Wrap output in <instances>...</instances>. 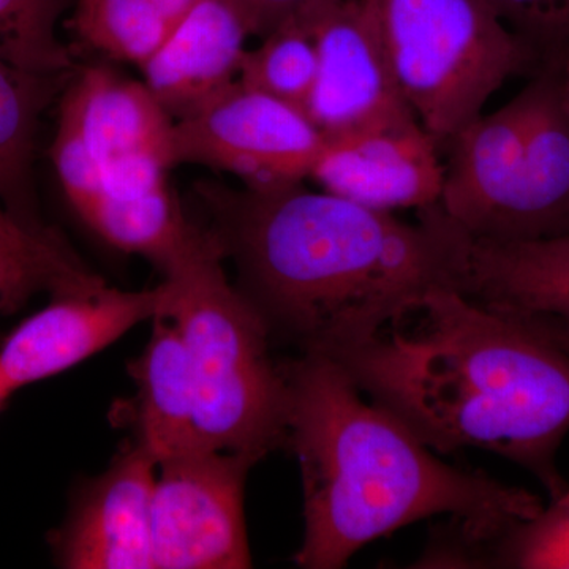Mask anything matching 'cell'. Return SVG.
<instances>
[{"instance_id":"obj_1","label":"cell","mask_w":569,"mask_h":569,"mask_svg":"<svg viewBox=\"0 0 569 569\" xmlns=\"http://www.w3.org/2000/svg\"><path fill=\"white\" fill-rule=\"evenodd\" d=\"M224 258L272 335L331 358L406 316L440 288L456 290L462 230L440 206L418 223L301 183L200 189Z\"/></svg>"},{"instance_id":"obj_2","label":"cell","mask_w":569,"mask_h":569,"mask_svg":"<svg viewBox=\"0 0 569 569\" xmlns=\"http://www.w3.org/2000/svg\"><path fill=\"white\" fill-rule=\"evenodd\" d=\"M432 451L482 449L529 470L550 498L567 486L569 353L451 288L432 291L359 346L331 356Z\"/></svg>"},{"instance_id":"obj_3","label":"cell","mask_w":569,"mask_h":569,"mask_svg":"<svg viewBox=\"0 0 569 569\" xmlns=\"http://www.w3.org/2000/svg\"><path fill=\"white\" fill-rule=\"evenodd\" d=\"M287 441L301 467L305 541L298 567L343 568L369 542L430 516L473 541L496 537L542 509L529 490L448 466L400 419L366 402L346 370L325 356L280 362Z\"/></svg>"},{"instance_id":"obj_4","label":"cell","mask_w":569,"mask_h":569,"mask_svg":"<svg viewBox=\"0 0 569 569\" xmlns=\"http://www.w3.org/2000/svg\"><path fill=\"white\" fill-rule=\"evenodd\" d=\"M212 231L163 276L162 317L186 343L201 445L263 459L287 441V383L269 355V326L228 282Z\"/></svg>"},{"instance_id":"obj_5","label":"cell","mask_w":569,"mask_h":569,"mask_svg":"<svg viewBox=\"0 0 569 569\" xmlns=\"http://www.w3.org/2000/svg\"><path fill=\"white\" fill-rule=\"evenodd\" d=\"M441 151L438 206L467 234L519 241L569 233V116L559 67L538 71Z\"/></svg>"},{"instance_id":"obj_6","label":"cell","mask_w":569,"mask_h":569,"mask_svg":"<svg viewBox=\"0 0 569 569\" xmlns=\"http://www.w3.org/2000/svg\"><path fill=\"white\" fill-rule=\"evenodd\" d=\"M400 96L443 144L511 78L542 70L488 0H362Z\"/></svg>"},{"instance_id":"obj_7","label":"cell","mask_w":569,"mask_h":569,"mask_svg":"<svg viewBox=\"0 0 569 569\" xmlns=\"http://www.w3.org/2000/svg\"><path fill=\"white\" fill-rule=\"evenodd\" d=\"M323 142L305 110L238 80L174 119L173 160L271 190L310 178Z\"/></svg>"},{"instance_id":"obj_8","label":"cell","mask_w":569,"mask_h":569,"mask_svg":"<svg viewBox=\"0 0 569 569\" xmlns=\"http://www.w3.org/2000/svg\"><path fill=\"white\" fill-rule=\"evenodd\" d=\"M258 460L201 447L160 463L152 496L153 569L252 567L244 482Z\"/></svg>"},{"instance_id":"obj_9","label":"cell","mask_w":569,"mask_h":569,"mask_svg":"<svg viewBox=\"0 0 569 569\" xmlns=\"http://www.w3.org/2000/svg\"><path fill=\"white\" fill-rule=\"evenodd\" d=\"M317 47L306 114L325 137L417 123L362 0H312L298 11Z\"/></svg>"},{"instance_id":"obj_10","label":"cell","mask_w":569,"mask_h":569,"mask_svg":"<svg viewBox=\"0 0 569 569\" xmlns=\"http://www.w3.org/2000/svg\"><path fill=\"white\" fill-rule=\"evenodd\" d=\"M164 287L122 291L103 287L52 295L0 343V381L11 395L59 376L100 353L142 321L162 317Z\"/></svg>"},{"instance_id":"obj_11","label":"cell","mask_w":569,"mask_h":569,"mask_svg":"<svg viewBox=\"0 0 569 569\" xmlns=\"http://www.w3.org/2000/svg\"><path fill=\"white\" fill-rule=\"evenodd\" d=\"M156 459L137 441L81 490L66 526L51 538L56 561L70 569H153Z\"/></svg>"},{"instance_id":"obj_12","label":"cell","mask_w":569,"mask_h":569,"mask_svg":"<svg viewBox=\"0 0 569 569\" xmlns=\"http://www.w3.org/2000/svg\"><path fill=\"white\" fill-rule=\"evenodd\" d=\"M310 179L376 211H419L440 201L441 148L419 122L325 137Z\"/></svg>"},{"instance_id":"obj_13","label":"cell","mask_w":569,"mask_h":569,"mask_svg":"<svg viewBox=\"0 0 569 569\" xmlns=\"http://www.w3.org/2000/svg\"><path fill=\"white\" fill-rule=\"evenodd\" d=\"M456 291L542 339L569 336V233L493 241L463 231Z\"/></svg>"},{"instance_id":"obj_14","label":"cell","mask_w":569,"mask_h":569,"mask_svg":"<svg viewBox=\"0 0 569 569\" xmlns=\"http://www.w3.org/2000/svg\"><path fill=\"white\" fill-rule=\"evenodd\" d=\"M250 37L227 0H201L141 63L142 82L171 118H181L238 81Z\"/></svg>"},{"instance_id":"obj_15","label":"cell","mask_w":569,"mask_h":569,"mask_svg":"<svg viewBox=\"0 0 569 569\" xmlns=\"http://www.w3.org/2000/svg\"><path fill=\"white\" fill-rule=\"evenodd\" d=\"M59 119L80 134L100 170L134 152L163 151L173 157L174 119L170 112L144 82L104 67L78 74L63 96Z\"/></svg>"},{"instance_id":"obj_16","label":"cell","mask_w":569,"mask_h":569,"mask_svg":"<svg viewBox=\"0 0 569 569\" xmlns=\"http://www.w3.org/2000/svg\"><path fill=\"white\" fill-rule=\"evenodd\" d=\"M144 350L129 365L137 395L129 403L134 441L156 462L201 448L192 365L178 328L168 318L152 320Z\"/></svg>"},{"instance_id":"obj_17","label":"cell","mask_w":569,"mask_h":569,"mask_svg":"<svg viewBox=\"0 0 569 569\" xmlns=\"http://www.w3.org/2000/svg\"><path fill=\"white\" fill-rule=\"evenodd\" d=\"M80 217L108 244L148 258L163 276L204 233L187 219L170 183L123 197L102 194Z\"/></svg>"},{"instance_id":"obj_18","label":"cell","mask_w":569,"mask_h":569,"mask_svg":"<svg viewBox=\"0 0 569 569\" xmlns=\"http://www.w3.org/2000/svg\"><path fill=\"white\" fill-rule=\"evenodd\" d=\"M421 568L569 569V489L535 518L475 541L433 537Z\"/></svg>"},{"instance_id":"obj_19","label":"cell","mask_w":569,"mask_h":569,"mask_svg":"<svg viewBox=\"0 0 569 569\" xmlns=\"http://www.w3.org/2000/svg\"><path fill=\"white\" fill-rule=\"evenodd\" d=\"M47 80L0 54V197L13 216L33 228H44L28 206V174Z\"/></svg>"},{"instance_id":"obj_20","label":"cell","mask_w":569,"mask_h":569,"mask_svg":"<svg viewBox=\"0 0 569 569\" xmlns=\"http://www.w3.org/2000/svg\"><path fill=\"white\" fill-rule=\"evenodd\" d=\"M173 29L160 0H78V39L116 61L141 66Z\"/></svg>"},{"instance_id":"obj_21","label":"cell","mask_w":569,"mask_h":569,"mask_svg":"<svg viewBox=\"0 0 569 569\" xmlns=\"http://www.w3.org/2000/svg\"><path fill=\"white\" fill-rule=\"evenodd\" d=\"M0 254L29 288L52 295L92 291L104 284L50 228L21 222L10 209L0 208Z\"/></svg>"},{"instance_id":"obj_22","label":"cell","mask_w":569,"mask_h":569,"mask_svg":"<svg viewBox=\"0 0 569 569\" xmlns=\"http://www.w3.org/2000/svg\"><path fill=\"white\" fill-rule=\"evenodd\" d=\"M247 50L238 80L306 111L317 77V47L298 13Z\"/></svg>"},{"instance_id":"obj_23","label":"cell","mask_w":569,"mask_h":569,"mask_svg":"<svg viewBox=\"0 0 569 569\" xmlns=\"http://www.w3.org/2000/svg\"><path fill=\"white\" fill-rule=\"evenodd\" d=\"M63 0H0V54L21 69L51 78L69 69L56 37Z\"/></svg>"},{"instance_id":"obj_24","label":"cell","mask_w":569,"mask_h":569,"mask_svg":"<svg viewBox=\"0 0 569 569\" xmlns=\"http://www.w3.org/2000/svg\"><path fill=\"white\" fill-rule=\"evenodd\" d=\"M500 20L542 63L560 67L569 56V0H488Z\"/></svg>"},{"instance_id":"obj_25","label":"cell","mask_w":569,"mask_h":569,"mask_svg":"<svg viewBox=\"0 0 569 569\" xmlns=\"http://www.w3.org/2000/svg\"><path fill=\"white\" fill-rule=\"evenodd\" d=\"M244 20L250 36L264 37L312 0H227Z\"/></svg>"},{"instance_id":"obj_26","label":"cell","mask_w":569,"mask_h":569,"mask_svg":"<svg viewBox=\"0 0 569 569\" xmlns=\"http://www.w3.org/2000/svg\"><path fill=\"white\" fill-rule=\"evenodd\" d=\"M32 295L24 279L0 254V310L6 313L17 312Z\"/></svg>"},{"instance_id":"obj_27","label":"cell","mask_w":569,"mask_h":569,"mask_svg":"<svg viewBox=\"0 0 569 569\" xmlns=\"http://www.w3.org/2000/svg\"><path fill=\"white\" fill-rule=\"evenodd\" d=\"M200 2L201 0H160V6H162L168 20L174 26Z\"/></svg>"},{"instance_id":"obj_28","label":"cell","mask_w":569,"mask_h":569,"mask_svg":"<svg viewBox=\"0 0 569 569\" xmlns=\"http://www.w3.org/2000/svg\"><path fill=\"white\" fill-rule=\"evenodd\" d=\"M560 93L565 110L569 116V56L559 67Z\"/></svg>"},{"instance_id":"obj_29","label":"cell","mask_w":569,"mask_h":569,"mask_svg":"<svg viewBox=\"0 0 569 569\" xmlns=\"http://www.w3.org/2000/svg\"><path fill=\"white\" fill-rule=\"evenodd\" d=\"M553 346L561 348V350L567 351L569 353V336H560L556 337V339L550 340Z\"/></svg>"},{"instance_id":"obj_30","label":"cell","mask_w":569,"mask_h":569,"mask_svg":"<svg viewBox=\"0 0 569 569\" xmlns=\"http://www.w3.org/2000/svg\"><path fill=\"white\" fill-rule=\"evenodd\" d=\"M11 392L9 389L3 387L2 381H0V410H2L3 406H6L7 400L10 399Z\"/></svg>"}]
</instances>
